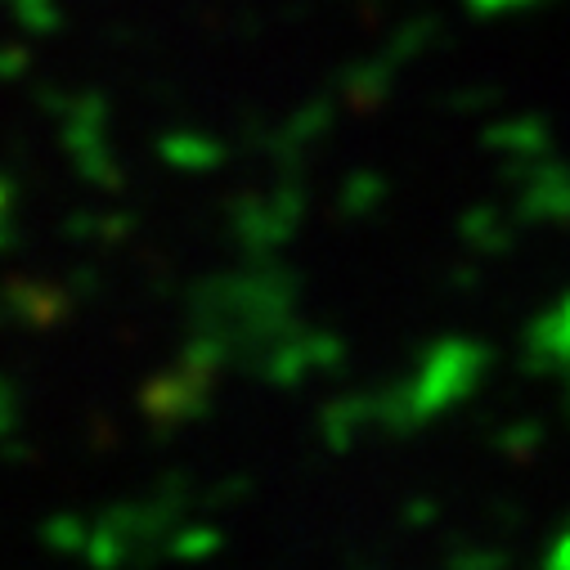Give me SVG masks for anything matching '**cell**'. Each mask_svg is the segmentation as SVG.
I'll use <instances>...</instances> for the list:
<instances>
[{
	"instance_id": "obj_1",
	"label": "cell",
	"mask_w": 570,
	"mask_h": 570,
	"mask_svg": "<svg viewBox=\"0 0 570 570\" xmlns=\"http://www.w3.org/2000/svg\"><path fill=\"white\" fill-rule=\"evenodd\" d=\"M139 404H145V413L154 422H189V417L207 413V404H212V377L180 364L171 377L149 382L145 395H139Z\"/></svg>"
},
{
	"instance_id": "obj_2",
	"label": "cell",
	"mask_w": 570,
	"mask_h": 570,
	"mask_svg": "<svg viewBox=\"0 0 570 570\" xmlns=\"http://www.w3.org/2000/svg\"><path fill=\"white\" fill-rule=\"evenodd\" d=\"M10 306H14V315L28 320V324H55L59 311H63L55 293H46V288H28V283L10 288Z\"/></svg>"
},
{
	"instance_id": "obj_3",
	"label": "cell",
	"mask_w": 570,
	"mask_h": 570,
	"mask_svg": "<svg viewBox=\"0 0 570 570\" xmlns=\"http://www.w3.org/2000/svg\"><path fill=\"white\" fill-rule=\"evenodd\" d=\"M86 557H90V566H95V570H117V566L130 557V543H126L112 525H104V521H99V525L90 530V539H86Z\"/></svg>"
},
{
	"instance_id": "obj_4",
	"label": "cell",
	"mask_w": 570,
	"mask_h": 570,
	"mask_svg": "<svg viewBox=\"0 0 570 570\" xmlns=\"http://www.w3.org/2000/svg\"><path fill=\"white\" fill-rule=\"evenodd\" d=\"M41 539L50 543V548H59V552H77V548H86V539H90V530H86V521H77V517H50L46 525H41Z\"/></svg>"
},
{
	"instance_id": "obj_5",
	"label": "cell",
	"mask_w": 570,
	"mask_h": 570,
	"mask_svg": "<svg viewBox=\"0 0 570 570\" xmlns=\"http://www.w3.org/2000/svg\"><path fill=\"white\" fill-rule=\"evenodd\" d=\"M216 548H220V530H212V525H180L167 543V552H176V557H207Z\"/></svg>"
},
{
	"instance_id": "obj_6",
	"label": "cell",
	"mask_w": 570,
	"mask_h": 570,
	"mask_svg": "<svg viewBox=\"0 0 570 570\" xmlns=\"http://www.w3.org/2000/svg\"><path fill=\"white\" fill-rule=\"evenodd\" d=\"M297 368H302V351H297V346H283V351H278V360H274V364H265V373H269L274 382H288V373L297 377Z\"/></svg>"
},
{
	"instance_id": "obj_7",
	"label": "cell",
	"mask_w": 570,
	"mask_h": 570,
	"mask_svg": "<svg viewBox=\"0 0 570 570\" xmlns=\"http://www.w3.org/2000/svg\"><path fill=\"white\" fill-rule=\"evenodd\" d=\"M247 490H252V481H247V476H234V481L216 485V490L207 494V503H216V508H220V503H238V499H243Z\"/></svg>"
},
{
	"instance_id": "obj_8",
	"label": "cell",
	"mask_w": 570,
	"mask_h": 570,
	"mask_svg": "<svg viewBox=\"0 0 570 570\" xmlns=\"http://www.w3.org/2000/svg\"><path fill=\"white\" fill-rule=\"evenodd\" d=\"M10 432H14V400H10V391H0V441Z\"/></svg>"
},
{
	"instance_id": "obj_9",
	"label": "cell",
	"mask_w": 570,
	"mask_h": 570,
	"mask_svg": "<svg viewBox=\"0 0 570 570\" xmlns=\"http://www.w3.org/2000/svg\"><path fill=\"white\" fill-rule=\"evenodd\" d=\"M0 454H6L10 463H23V459H28L32 450H28V445H6V441H0Z\"/></svg>"
},
{
	"instance_id": "obj_10",
	"label": "cell",
	"mask_w": 570,
	"mask_h": 570,
	"mask_svg": "<svg viewBox=\"0 0 570 570\" xmlns=\"http://www.w3.org/2000/svg\"><path fill=\"white\" fill-rule=\"evenodd\" d=\"M0 391H6V386H0Z\"/></svg>"
}]
</instances>
